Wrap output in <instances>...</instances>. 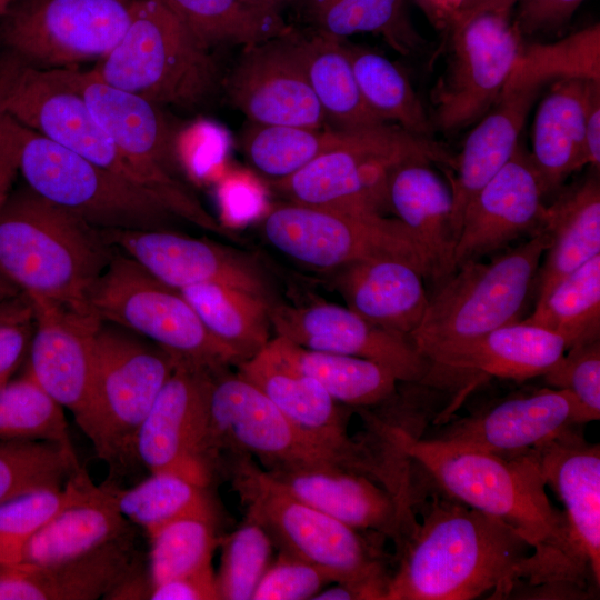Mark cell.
Listing matches in <instances>:
<instances>
[{
    "instance_id": "obj_16",
    "label": "cell",
    "mask_w": 600,
    "mask_h": 600,
    "mask_svg": "<svg viewBox=\"0 0 600 600\" xmlns=\"http://www.w3.org/2000/svg\"><path fill=\"white\" fill-rule=\"evenodd\" d=\"M212 372L179 360L134 439V458L152 472H172L206 487Z\"/></svg>"
},
{
    "instance_id": "obj_7",
    "label": "cell",
    "mask_w": 600,
    "mask_h": 600,
    "mask_svg": "<svg viewBox=\"0 0 600 600\" xmlns=\"http://www.w3.org/2000/svg\"><path fill=\"white\" fill-rule=\"evenodd\" d=\"M92 71L157 106L194 107L220 84L210 48L159 0L133 1L127 31Z\"/></svg>"
},
{
    "instance_id": "obj_6",
    "label": "cell",
    "mask_w": 600,
    "mask_h": 600,
    "mask_svg": "<svg viewBox=\"0 0 600 600\" xmlns=\"http://www.w3.org/2000/svg\"><path fill=\"white\" fill-rule=\"evenodd\" d=\"M550 244L544 230L490 262L462 263L429 298L412 332L417 350L432 366L446 354L518 321Z\"/></svg>"
},
{
    "instance_id": "obj_8",
    "label": "cell",
    "mask_w": 600,
    "mask_h": 600,
    "mask_svg": "<svg viewBox=\"0 0 600 600\" xmlns=\"http://www.w3.org/2000/svg\"><path fill=\"white\" fill-rule=\"evenodd\" d=\"M417 159L451 168L454 162L443 144L394 124L349 130L339 147L273 186L288 202L386 214L391 172Z\"/></svg>"
},
{
    "instance_id": "obj_20",
    "label": "cell",
    "mask_w": 600,
    "mask_h": 600,
    "mask_svg": "<svg viewBox=\"0 0 600 600\" xmlns=\"http://www.w3.org/2000/svg\"><path fill=\"white\" fill-rule=\"evenodd\" d=\"M588 422L571 392L546 387L519 392L453 421L432 438L458 448L512 457L536 449L571 426Z\"/></svg>"
},
{
    "instance_id": "obj_18",
    "label": "cell",
    "mask_w": 600,
    "mask_h": 600,
    "mask_svg": "<svg viewBox=\"0 0 600 600\" xmlns=\"http://www.w3.org/2000/svg\"><path fill=\"white\" fill-rule=\"evenodd\" d=\"M224 87L250 122L322 128L326 118L300 57L297 30L243 47Z\"/></svg>"
},
{
    "instance_id": "obj_31",
    "label": "cell",
    "mask_w": 600,
    "mask_h": 600,
    "mask_svg": "<svg viewBox=\"0 0 600 600\" xmlns=\"http://www.w3.org/2000/svg\"><path fill=\"white\" fill-rule=\"evenodd\" d=\"M594 82L581 79L554 81L537 109L529 154L546 194L586 166L583 128Z\"/></svg>"
},
{
    "instance_id": "obj_17",
    "label": "cell",
    "mask_w": 600,
    "mask_h": 600,
    "mask_svg": "<svg viewBox=\"0 0 600 600\" xmlns=\"http://www.w3.org/2000/svg\"><path fill=\"white\" fill-rule=\"evenodd\" d=\"M269 313L276 336L307 349L367 359L387 368L400 382L446 389L409 337L378 327L347 307L329 302L293 307L272 300Z\"/></svg>"
},
{
    "instance_id": "obj_38",
    "label": "cell",
    "mask_w": 600,
    "mask_h": 600,
    "mask_svg": "<svg viewBox=\"0 0 600 600\" xmlns=\"http://www.w3.org/2000/svg\"><path fill=\"white\" fill-rule=\"evenodd\" d=\"M343 48L368 107L387 123L431 138L433 124L406 73L369 48L344 42Z\"/></svg>"
},
{
    "instance_id": "obj_52",
    "label": "cell",
    "mask_w": 600,
    "mask_h": 600,
    "mask_svg": "<svg viewBox=\"0 0 600 600\" xmlns=\"http://www.w3.org/2000/svg\"><path fill=\"white\" fill-rule=\"evenodd\" d=\"M583 0H519L512 22L520 34L556 31L567 24Z\"/></svg>"
},
{
    "instance_id": "obj_19",
    "label": "cell",
    "mask_w": 600,
    "mask_h": 600,
    "mask_svg": "<svg viewBox=\"0 0 600 600\" xmlns=\"http://www.w3.org/2000/svg\"><path fill=\"white\" fill-rule=\"evenodd\" d=\"M34 327L27 373L83 424L91 399L94 337L100 319L50 300L30 298Z\"/></svg>"
},
{
    "instance_id": "obj_34",
    "label": "cell",
    "mask_w": 600,
    "mask_h": 600,
    "mask_svg": "<svg viewBox=\"0 0 600 600\" xmlns=\"http://www.w3.org/2000/svg\"><path fill=\"white\" fill-rule=\"evenodd\" d=\"M297 40L310 87L326 120L337 129L359 130L386 124L366 103L342 39L297 30Z\"/></svg>"
},
{
    "instance_id": "obj_43",
    "label": "cell",
    "mask_w": 600,
    "mask_h": 600,
    "mask_svg": "<svg viewBox=\"0 0 600 600\" xmlns=\"http://www.w3.org/2000/svg\"><path fill=\"white\" fill-rule=\"evenodd\" d=\"M242 149L250 164L263 176L282 180L317 157L336 149L349 130L304 128L250 122Z\"/></svg>"
},
{
    "instance_id": "obj_47",
    "label": "cell",
    "mask_w": 600,
    "mask_h": 600,
    "mask_svg": "<svg viewBox=\"0 0 600 600\" xmlns=\"http://www.w3.org/2000/svg\"><path fill=\"white\" fill-rule=\"evenodd\" d=\"M150 539V589L170 579L212 569V556L219 542L212 518L173 521Z\"/></svg>"
},
{
    "instance_id": "obj_46",
    "label": "cell",
    "mask_w": 600,
    "mask_h": 600,
    "mask_svg": "<svg viewBox=\"0 0 600 600\" xmlns=\"http://www.w3.org/2000/svg\"><path fill=\"white\" fill-rule=\"evenodd\" d=\"M79 469L73 448L51 441L0 440V503L61 487Z\"/></svg>"
},
{
    "instance_id": "obj_41",
    "label": "cell",
    "mask_w": 600,
    "mask_h": 600,
    "mask_svg": "<svg viewBox=\"0 0 600 600\" xmlns=\"http://www.w3.org/2000/svg\"><path fill=\"white\" fill-rule=\"evenodd\" d=\"M600 82V26H589L553 42L522 43L503 90L536 88L549 81Z\"/></svg>"
},
{
    "instance_id": "obj_49",
    "label": "cell",
    "mask_w": 600,
    "mask_h": 600,
    "mask_svg": "<svg viewBox=\"0 0 600 600\" xmlns=\"http://www.w3.org/2000/svg\"><path fill=\"white\" fill-rule=\"evenodd\" d=\"M542 377L549 387L571 392L589 421L600 419V338L570 347Z\"/></svg>"
},
{
    "instance_id": "obj_15",
    "label": "cell",
    "mask_w": 600,
    "mask_h": 600,
    "mask_svg": "<svg viewBox=\"0 0 600 600\" xmlns=\"http://www.w3.org/2000/svg\"><path fill=\"white\" fill-rule=\"evenodd\" d=\"M522 39L510 14L453 20L448 66L433 92L438 128L456 131L488 112L504 88Z\"/></svg>"
},
{
    "instance_id": "obj_54",
    "label": "cell",
    "mask_w": 600,
    "mask_h": 600,
    "mask_svg": "<svg viewBox=\"0 0 600 600\" xmlns=\"http://www.w3.org/2000/svg\"><path fill=\"white\" fill-rule=\"evenodd\" d=\"M586 166L599 171L600 166V82L591 86L583 128Z\"/></svg>"
},
{
    "instance_id": "obj_29",
    "label": "cell",
    "mask_w": 600,
    "mask_h": 600,
    "mask_svg": "<svg viewBox=\"0 0 600 600\" xmlns=\"http://www.w3.org/2000/svg\"><path fill=\"white\" fill-rule=\"evenodd\" d=\"M539 89L502 90L454 157L451 180L453 231L458 240L463 212L474 194L510 160Z\"/></svg>"
},
{
    "instance_id": "obj_51",
    "label": "cell",
    "mask_w": 600,
    "mask_h": 600,
    "mask_svg": "<svg viewBox=\"0 0 600 600\" xmlns=\"http://www.w3.org/2000/svg\"><path fill=\"white\" fill-rule=\"evenodd\" d=\"M34 327L33 307L23 292L0 300V386L12 379L28 357Z\"/></svg>"
},
{
    "instance_id": "obj_32",
    "label": "cell",
    "mask_w": 600,
    "mask_h": 600,
    "mask_svg": "<svg viewBox=\"0 0 600 600\" xmlns=\"http://www.w3.org/2000/svg\"><path fill=\"white\" fill-rule=\"evenodd\" d=\"M550 237L537 274L538 299L591 258L600 254V183L586 178L546 206L542 229Z\"/></svg>"
},
{
    "instance_id": "obj_58",
    "label": "cell",
    "mask_w": 600,
    "mask_h": 600,
    "mask_svg": "<svg viewBox=\"0 0 600 600\" xmlns=\"http://www.w3.org/2000/svg\"><path fill=\"white\" fill-rule=\"evenodd\" d=\"M16 290L9 282H7L0 274V300L11 297L18 292H14Z\"/></svg>"
},
{
    "instance_id": "obj_56",
    "label": "cell",
    "mask_w": 600,
    "mask_h": 600,
    "mask_svg": "<svg viewBox=\"0 0 600 600\" xmlns=\"http://www.w3.org/2000/svg\"><path fill=\"white\" fill-rule=\"evenodd\" d=\"M518 1L519 0H459L453 13V20H463L487 12L510 14L511 9Z\"/></svg>"
},
{
    "instance_id": "obj_33",
    "label": "cell",
    "mask_w": 600,
    "mask_h": 600,
    "mask_svg": "<svg viewBox=\"0 0 600 600\" xmlns=\"http://www.w3.org/2000/svg\"><path fill=\"white\" fill-rule=\"evenodd\" d=\"M130 530L110 486H94L81 500L52 517L27 542L21 562L49 564L68 560Z\"/></svg>"
},
{
    "instance_id": "obj_11",
    "label": "cell",
    "mask_w": 600,
    "mask_h": 600,
    "mask_svg": "<svg viewBox=\"0 0 600 600\" xmlns=\"http://www.w3.org/2000/svg\"><path fill=\"white\" fill-rule=\"evenodd\" d=\"M91 311L102 321L126 328L180 360L210 371L239 359L207 330L183 294L116 251L89 294Z\"/></svg>"
},
{
    "instance_id": "obj_27",
    "label": "cell",
    "mask_w": 600,
    "mask_h": 600,
    "mask_svg": "<svg viewBox=\"0 0 600 600\" xmlns=\"http://www.w3.org/2000/svg\"><path fill=\"white\" fill-rule=\"evenodd\" d=\"M426 160L399 164L388 180L389 210L420 244L442 283L454 271L453 197L448 186Z\"/></svg>"
},
{
    "instance_id": "obj_3",
    "label": "cell",
    "mask_w": 600,
    "mask_h": 600,
    "mask_svg": "<svg viewBox=\"0 0 600 600\" xmlns=\"http://www.w3.org/2000/svg\"><path fill=\"white\" fill-rule=\"evenodd\" d=\"M376 444V443H374ZM343 446L302 429L238 372H212L209 446L213 457L227 447L256 456L268 471L336 467L371 477L403 497L409 474L384 443Z\"/></svg>"
},
{
    "instance_id": "obj_13",
    "label": "cell",
    "mask_w": 600,
    "mask_h": 600,
    "mask_svg": "<svg viewBox=\"0 0 600 600\" xmlns=\"http://www.w3.org/2000/svg\"><path fill=\"white\" fill-rule=\"evenodd\" d=\"M62 70L148 190L181 221L217 234H229L176 177L173 138L157 104L107 83L92 70Z\"/></svg>"
},
{
    "instance_id": "obj_35",
    "label": "cell",
    "mask_w": 600,
    "mask_h": 600,
    "mask_svg": "<svg viewBox=\"0 0 600 600\" xmlns=\"http://www.w3.org/2000/svg\"><path fill=\"white\" fill-rule=\"evenodd\" d=\"M179 291L211 336L232 350L239 362L259 352L272 338V300L221 283H201Z\"/></svg>"
},
{
    "instance_id": "obj_57",
    "label": "cell",
    "mask_w": 600,
    "mask_h": 600,
    "mask_svg": "<svg viewBox=\"0 0 600 600\" xmlns=\"http://www.w3.org/2000/svg\"><path fill=\"white\" fill-rule=\"evenodd\" d=\"M253 8L271 16L282 17V11L289 8L291 0H244Z\"/></svg>"
},
{
    "instance_id": "obj_44",
    "label": "cell",
    "mask_w": 600,
    "mask_h": 600,
    "mask_svg": "<svg viewBox=\"0 0 600 600\" xmlns=\"http://www.w3.org/2000/svg\"><path fill=\"white\" fill-rule=\"evenodd\" d=\"M96 484L81 468L64 487L30 491L0 503V566L21 561L30 538L52 517L84 498Z\"/></svg>"
},
{
    "instance_id": "obj_12",
    "label": "cell",
    "mask_w": 600,
    "mask_h": 600,
    "mask_svg": "<svg viewBox=\"0 0 600 600\" xmlns=\"http://www.w3.org/2000/svg\"><path fill=\"white\" fill-rule=\"evenodd\" d=\"M261 230L276 250L311 268L337 270L359 260L392 259L433 279L428 257L397 218L287 202L266 214Z\"/></svg>"
},
{
    "instance_id": "obj_50",
    "label": "cell",
    "mask_w": 600,
    "mask_h": 600,
    "mask_svg": "<svg viewBox=\"0 0 600 600\" xmlns=\"http://www.w3.org/2000/svg\"><path fill=\"white\" fill-rule=\"evenodd\" d=\"M332 577L322 568L280 551L261 578L252 600L312 599Z\"/></svg>"
},
{
    "instance_id": "obj_22",
    "label": "cell",
    "mask_w": 600,
    "mask_h": 600,
    "mask_svg": "<svg viewBox=\"0 0 600 600\" xmlns=\"http://www.w3.org/2000/svg\"><path fill=\"white\" fill-rule=\"evenodd\" d=\"M546 196L530 154L520 144L467 206L454 248L456 270L542 229Z\"/></svg>"
},
{
    "instance_id": "obj_23",
    "label": "cell",
    "mask_w": 600,
    "mask_h": 600,
    "mask_svg": "<svg viewBox=\"0 0 600 600\" xmlns=\"http://www.w3.org/2000/svg\"><path fill=\"white\" fill-rule=\"evenodd\" d=\"M269 472L304 502L351 528L390 538L397 548L417 522L411 502L363 473L336 467Z\"/></svg>"
},
{
    "instance_id": "obj_9",
    "label": "cell",
    "mask_w": 600,
    "mask_h": 600,
    "mask_svg": "<svg viewBox=\"0 0 600 600\" xmlns=\"http://www.w3.org/2000/svg\"><path fill=\"white\" fill-rule=\"evenodd\" d=\"M177 357L141 336L100 320L91 399L82 432L116 470L134 458V439Z\"/></svg>"
},
{
    "instance_id": "obj_55",
    "label": "cell",
    "mask_w": 600,
    "mask_h": 600,
    "mask_svg": "<svg viewBox=\"0 0 600 600\" xmlns=\"http://www.w3.org/2000/svg\"><path fill=\"white\" fill-rule=\"evenodd\" d=\"M27 66L11 51L0 56V119L8 113L10 98Z\"/></svg>"
},
{
    "instance_id": "obj_4",
    "label": "cell",
    "mask_w": 600,
    "mask_h": 600,
    "mask_svg": "<svg viewBox=\"0 0 600 600\" xmlns=\"http://www.w3.org/2000/svg\"><path fill=\"white\" fill-rule=\"evenodd\" d=\"M114 251L101 230L27 186L0 207V274L29 298L91 311L89 294Z\"/></svg>"
},
{
    "instance_id": "obj_48",
    "label": "cell",
    "mask_w": 600,
    "mask_h": 600,
    "mask_svg": "<svg viewBox=\"0 0 600 600\" xmlns=\"http://www.w3.org/2000/svg\"><path fill=\"white\" fill-rule=\"evenodd\" d=\"M272 539L258 522H247L222 540V557L216 576L219 599L250 600L271 564Z\"/></svg>"
},
{
    "instance_id": "obj_21",
    "label": "cell",
    "mask_w": 600,
    "mask_h": 600,
    "mask_svg": "<svg viewBox=\"0 0 600 600\" xmlns=\"http://www.w3.org/2000/svg\"><path fill=\"white\" fill-rule=\"evenodd\" d=\"M106 240L162 283L182 290L221 283L269 300L270 284L259 267L219 243L177 230H101Z\"/></svg>"
},
{
    "instance_id": "obj_10",
    "label": "cell",
    "mask_w": 600,
    "mask_h": 600,
    "mask_svg": "<svg viewBox=\"0 0 600 600\" xmlns=\"http://www.w3.org/2000/svg\"><path fill=\"white\" fill-rule=\"evenodd\" d=\"M26 186L98 230H176L181 220L148 189L22 126Z\"/></svg>"
},
{
    "instance_id": "obj_37",
    "label": "cell",
    "mask_w": 600,
    "mask_h": 600,
    "mask_svg": "<svg viewBox=\"0 0 600 600\" xmlns=\"http://www.w3.org/2000/svg\"><path fill=\"white\" fill-rule=\"evenodd\" d=\"M289 8L310 31L337 39L376 33L401 53L418 43L406 20L404 0H291Z\"/></svg>"
},
{
    "instance_id": "obj_39",
    "label": "cell",
    "mask_w": 600,
    "mask_h": 600,
    "mask_svg": "<svg viewBox=\"0 0 600 600\" xmlns=\"http://www.w3.org/2000/svg\"><path fill=\"white\" fill-rule=\"evenodd\" d=\"M207 47H248L284 33L291 26L244 0H159Z\"/></svg>"
},
{
    "instance_id": "obj_28",
    "label": "cell",
    "mask_w": 600,
    "mask_h": 600,
    "mask_svg": "<svg viewBox=\"0 0 600 600\" xmlns=\"http://www.w3.org/2000/svg\"><path fill=\"white\" fill-rule=\"evenodd\" d=\"M238 373L256 386L286 417L304 430L343 446L362 442L348 434V411L312 377L294 366L274 338L237 364Z\"/></svg>"
},
{
    "instance_id": "obj_36",
    "label": "cell",
    "mask_w": 600,
    "mask_h": 600,
    "mask_svg": "<svg viewBox=\"0 0 600 600\" xmlns=\"http://www.w3.org/2000/svg\"><path fill=\"white\" fill-rule=\"evenodd\" d=\"M281 352L304 373L318 381L338 402L357 408H377L392 399L400 381L373 361L307 349L276 336Z\"/></svg>"
},
{
    "instance_id": "obj_1",
    "label": "cell",
    "mask_w": 600,
    "mask_h": 600,
    "mask_svg": "<svg viewBox=\"0 0 600 600\" xmlns=\"http://www.w3.org/2000/svg\"><path fill=\"white\" fill-rule=\"evenodd\" d=\"M390 440L419 469V486L501 519L532 548L523 581L534 587L586 588L591 578L576 559L563 511L547 494L534 449L512 457L458 448L391 426Z\"/></svg>"
},
{
    "instance_id": "obj_59",
    "label": "cell",
    "mask_w": 600,
    "mask_h": 600,
    "mask_svg": "<svg viewBox=\"0 0 600 600\" xmlns=\"http://www.w3.org/2000/svg\"><path fill=\"white\" fill-rule=\"evenodd\" d=\"M16 0H0V18L3 17V14L7 12L9 7Z\"/></svg>"
},
{
    "instance_id": "obj_40",
    "label": "cell",
    "mask_w": 600,
    "mask_h": 600,
    "mask_svg": "<svg viewBox=\"0 0 600 600\" xmlns=\"http://www.w3.org/2000/svg\"><path fill=\"white\" fill-rule=\"evenodd\" d=\"M523 321L559 334L568 349L600 338V254L537 300L533 312Z\"/></svg>"
},
{
    "instance_id": "obj_53",
    "label": "cell",
    "mask_w": 600,
    "mask_h": 600,
    "mask_svg": "<svg viewBox=\"0 0 600 600\" xmlns=\"http://www.w3.org/2000/svg\"><path fill=\"white\" fill-rule=\"evenodd\" d=\"M151 600H217L219 599L213 569L170 579L150 589Z\"/></svg>"
},
{
    "instance_id": "obj_25",
    "label": "cell",
    "mask_w": 600,
    "mask_h": 600,
    "mask_svg": "<svg viewBox=\"0 0 600 600\" xmlns=\"http://www.w3.org/2000/svg\"><path fill=\"white\" fill-rule=\"evenodd\" d=\"M131 529L81 556L49 564L0 566V600H96L138 572Z\"/></svg>"
},
{
    "instance_id": "obj_26",
    "label": "cell",
    "mask_w": 600,
    "mask_h": 600,
    "mask_svg": "<svg viewBox=\"0 0 600 600\" xmlns=\"http://www.w3.org/2000/svg\"><path fill=\"white\" fill-rule=\"evenodd\" d=\"M423 279L404 261L370 259L337 269L334 284L347 308L378 327L410 338L429 302Z\"/></svg>"
},
{
    "instance_id": "obj_45",
    "label": "cell",
    "mask_w": 600,
    "mask_h": 600,
    "mask_svg": "<svg viewBox=\"0 0 600 600\" xmlns=\"http://www.w3.org/2000/svg\"><path fill=\"white\" fill-rule=\"evenodd\" d=\"M0 440L51 441L72 448L64 409L27 372L0 386Z\"/></svg>"
},
{
    "instance_id": "obj_5",
    "label": "cell",
    "mask_w": 600,
    "mask_h": 600,
    "mask_svg": "<svg viewBox=\"0 0 600 600\" xmlns=\"http://www.w3.org/2000/svg\"><path fill=\"white\" fill-rule=\"evenodd\" d=\"M232 486L247 518L261 524L280 551L326 570L333 582L373 587L387 594L390 576L381 541L384 536L357 530L291 493L250 456L237 453Z\"/></svg>"
},
{
    "instance_id": "obj_2",
    "label": "cell",
    "mask_w": 600,
    "mask_h": 600,
    "mask_svg": "<svg viewBox=\"0 0 600 600\" xmlns=\"http://www.w3.org/2000/svg\"><path fill=\"white\" fill-rule=\"evenodd\" d=\"M416 522L398 548L386 600L502 598L523 581L531 546L501 519L422 489ZM414 506V507H416Z\"/></svg>"
},
{
    "instance_id": "obj_30",
    "label": "cell",
    "mask_w": 600,
    "mask_h": 600,
    "mask_svg": "<svg viewBox=\"0 0 600 600\" xmlns=\"http://www.w3.org/2000/svg\"><path fill=\"white\" fill-rule=\"evenodd\" d=\"M567 350L559 334L518 320L449 352L434 369L452 378L479 373L521 381L542 377Z\"/></svg>"
},
{
    "instance_id": "obj_42",
    "label": "cell",
    "mask_w": 600,
    "mask_h": 600,
    "mask_svg": "<svg viewBox=\"0 0 600 600\" xmlns=\"http://www.w3.org/2000/svg\"><path fill=\"white\" fill-rule=\"evenodd\" d=\"M110 488L122 516L140 526L149 537L183 518L213 519L206 487L172 472H152L126 490Z\"/></svg>"
},
{
    "instance_id": "obj_24",
    "label": "cell",
    "mask_w": 600,
    "mask_h": 600,
    "mask_svg": "<svg viewBox=\"0 0 600 600\" xmlns=\"http://www.w3.org/2000/svg\"><path fill=\"white\" fill-rule=\"evenodd\" d=\"M580 424L571 426L537 447L546 484L564 509L573 554L600 583V447L586 440Z\"/></svg>"
},
{
    "instance_id": "obj_14",
    "label": "cell",
    "mask_w": 600,
    "mask_h": 600,
    "mask_svg": "<svg viewBox=\"0 0 600 600\" xmlns=\"http://www.w3.org/2000/svg\"><path fill=\"white\" fill-rule=\"evenodd\" d=\"M133 1L16 0L3 14L2 41L37 68L101 60L127 31Z\"/></svg>"
}]
</instances>
